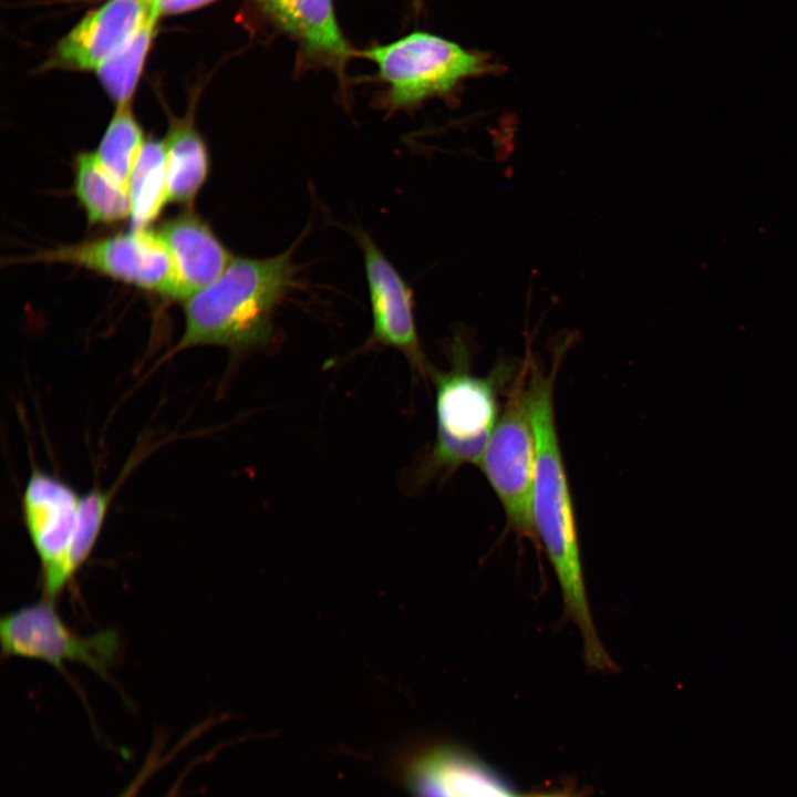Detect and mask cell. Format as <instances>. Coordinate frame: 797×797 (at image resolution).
<instances>
[{
	"label": "cell",
	"instance_id": "cell-1",
	"mask_svg": "<svg viewBox=\"0 0 797 797\" xmlns=\"http://www.w3.org/2000/svg\"><path fill=\"white\" fill-rule=\"evenodd\" d=\"M558 365L553 363L546 371L532 361L527 379L536 441L534 527L556 575L565 619L571 621L581 635L584 664L592 671L612 673L619 667L605 650L591 613L576 510L556 425L553 393Z\"/></svg>",
	"mask_w": 797,
	"mask_h": 797
},
{
	"label": "cell",
	"instance_id": "cell-11",
	"mask_svg": "<svg viewBox=\"0 0 797 797\" xmlns=\"http://www.w3.org/2000/svg\"><path fill=\"white\" fill-rule=\"evenodd\" d=\"M143 0H108L90 11L53 49L44 70L96 71L135 31Z\"/></svg>",
	"mask_w": 797,
	"mask_h": 797
},
{
	"label": "cell",
	"instance_id": "cell-18",
	"mask_svg": "<svg viewBox=\"0 0 797 797\" xmlns=\"http://www.w3.org/2000/svg\"><path fill=\"white\" fill-rule=\"evenodd\" d=\"M144 143L143 131L131 103L117 105L95 154L107 173L128 189L131 174Z\"/></svg>",
	"mask_w": 797,
	"mask_h": 797
},
{
	"label": "cell",
	"instance_id": "cell-6",
	"mask_svg": "<svg viewBox=\"0 0 797 797\" xmlns=\"http://www.w3.org/2000/svg\"><path fill=\"white\" fill-rule=\"evenodd\" d=\"M0 643L3 658L40 660L60 671L66 663H76L104 677L120 653L116 631L81 635L63 622L48 599L2 615Z\"/></svg>",
	"mask_w": 797,
	"mask_h": 797
},
{
	"label": "cell",
	"instance_id": "cell-10",
	"mask_svg": "<svg viewBox=\"0 0 797 797\" xmlns=\"http://www.w3.org/2000/svg\"><path fill=\"white\" fill-rule=\"evenodd\" d=\"M405 782L413 797H518L501 774L452 743L420 751L407 764Z\"/></svg>",
	"mask_w": 797,
	"mask_h": 797
},
{
	"label": "cell",
	"instance_id": "cell-7",
	"mask_svg": "<svg viewBox=\"0 0 797 797\" xmlns=\"http://www.w3.org/2000/svg\"><path fill=\"white\" fill-rule=\"evenodd\" d=\"M31 259L82 267L176 300V282L169 252L158 231L147 228L43 250Z\"/></svg>",
	"mask_w": 797,
	"mask_h": 797
},
{
	"label": "cell",
	"instance_id": "cell-20",
	"mask_svg": "<svg viewBox=\"0 0 797 797\" xmlns=\"http://www.w3.org/2000/svg\"><path fill=\"white\" fill-rule=\"evenodd\" d=\"M206 728L207 725L205 724L196 726L167 752H165L164 736L162 734L156 735L146 754L143 765L117 797H137L148 780L152 779L161 769L167 766L173 759H175L180 752H183L190 743L201 735Z\"/></svg>",
	"mask_w": 797,
	"mask_h": 797
},
{
	"label": "cell",
	"instance_id": "cell-8",
	"mask_svg": "<svg viewBox=\"0 0 797 797\" xmlns=\"http://www.w3.org/2000/svg\"><path fill=\"white\" fill-rule=\"evenodd\" d=\"M81 496L56 476L33 469L21 498L23 522L40 560L45 599L68 586L64 565L75 530Z\"/></svg>",
	"mask_w": 797,
	"mask_h": 797
},
{
	"label": "cell",
	"instance_id": "cell-4",
	"mask_svg": "<svg viewBox=\"0 0 797 797\" xmlns=\"http://www.w3.org/2000/svg\"><path fill=\"white\" fill-rule=\"evenodd\" d=\"M359 54L375 64L386 89L383 101L394 110L447 94L462 81L494 68L485 53L425 31L411 32Z\"/></svg>",
	"mask_w": 797,
	"mask_h": 797
},
{
	"label": "cell",
	"instance_id": "cell-23",
	"mask_svg": "<svg viewBox=\"0 0 797 797\" xmlns=\"http://www.w3.org/2000/svg\"><path fill=\"white\" fill-rule=\"evenodd\" d=\"M525 797H583V793L573 785L566 784L559 788L540 790Z\"/></svg>",
	"mask_w": 797,
	"mask_h": 797
},
{
	"label": "cell",
	"instance_id": "cell-22",
	"mask_svg": "<svg viewBox=\"0 0 797 797\" xmlns=\"http://www.w3.org/2000/svg\"><path fill=\"white\" fill-rule=\"evenodd\" d=\"M211 755H213V753H205V754H200L197 757H195L194 759H192L185 766V768L179 773V775L176 778V780L174 782V784L170 786L168 791L163 797H179L182 789H183V785L186 782L189 774L194 770V768L201 765Z\"/></svg>",
	"mask_w": 797,
	"mask_h": 797
},
{
	"label": "cell",
	"instance_id": "cell-13",
	"mask_svg": "<svg viewBox=\"0 0 797 797\" xmlns=\"http://www.w3.org/2000/svg\"><path fill=\"white\" fill-rule=\"evenodd\" d=\"M173 265L176 300L185 301L217 279L234 259L210 227L194 213H183L157 230Z\"/></svg>",
	"mask_w": 797,
	"mask_h": 797
},
{
	"label": "cell",
	"instance_id": "cell-5",
	"mask_svg": "<svg viewBox=\"0 0 797 797\" xmlns=\"http://www.w3.org/2000/svg\"><path fill=\"white\" fill-rule=\"evenodd\" d=\"M527 375L528 362L509 390L479 466L503 506L508 527L521 537L536 539L532 520L536 441Z\"/></svg>",
	"mask_w": 797,
	"mask_h": 797
},
{
	"label": "cell",
	"instance_id": "cell-3",
	"mask_svg": "<svg viewBox=\"0 0 797 797\" xmlns=\"http://www.w3.org/2000/svg\"><path fill=\"white\" fill-rule=\"evenodd\" d=\"M460 345L448 371L429 372L435 384L436 436L420 469L422 482L465 464H479L499 417V390L511 371L498 366L487 376H477Z\"/></svg>",
	"mask_w": 797,
	"mask_h": 797
},
{
	"label": "cell",
	"instance_id": "cell-21",
	"mask_svg": "<svg viewBox=\"0 0 797 797\" xmlns=\"http://www.w3.org/2000/svg\"><path fill=\"white\" fill-rule=\"evenodd\" d=\"M215 0H143L145 7L158 19L164 15L188 12Z\"/></svg>",
	"mask_w": 797,
	"mask_h": 797
},
{
	"label": "cell",
	"instance_id": "cell-2",
	"mask_svg": "<svg viewBox=\"0 0 797 797\" xmlns=\"http://www.w3.org/2000/svg\"><path fill=\"white\" fill-rule=\"evenodd\" d=\"M296 273L290 251L263 259L234 258L217 279L184 301V331L174 351L268 344L275 309L294 286Z\"/></svg>",
	"mask_w": 797,
	"mask_h": 797
},
{
	"label": "cell",
	"instance_id": "cell-12",
	"mask_svg": "<svg viewBox=\"0 0 797 797\" xmlns=\"http://www.w3.org/2000/svg\"><path fill=\"white\" fill-rule=\"evenodd\" d=\"M259 1L275 24L298 42L303 62L343 77L353 52L338 24L332 0Z\"/></svg>",
	"mask_w": 797,
	"mask_h": 797
},
{
	"label": "cell",
	"instance_id": "cell-19",
	"mask_svg": "<svg viewBox=\"0 0 797 797\" xmlns=\"http://www.w3.org/2000/svg\"><path fill=\"white\" fill-rule=\"evenodd\" d=\"M113 497L112 490L93 487L81 496L77 521L64 565L69 583L85 563L101 534Z\"/></svg>",
	"mask_w": 797,
	"mask_h": 797
},
{
	"label": "cell",
	"instance_id": "cell-16",
	"mask_svg": "<svg viewBox=\"0 0 797 797\" xmlns=\"http://www.w3.org/2000/svg\"><path fill=\"white\" fill-rule=\"evenodd\" d=\"M157 20L158 18L145 7L135 31L95 71L102 86L116 106L130 104L132 101L151 49Z\"/></svg>",
	"mask_w": 797,
	"mask_h": 797
},
{
	"label": "cell",
	"instance_id": "cell-15",
	"mask_svg": "<svg viewBox=\"0 0 797 797\" xmlns=\"http://www.w3.org/2000/svg\"><path fill=\"white\" fill-rule=\"evenodd\" d=\"M75 195L90 224H114L131 216L128 189L114 179L95 153L75 157Z\"/></svg>",
	"mask_w": 797,
	"mask_h": 797
},
{
	"label": "cell",
	"instance_id": "cell-17",
	"mask_svg": "<svg viewBox=\"0 0 797 797\" xmlns=\"http://www.w3.org/2000/svg\"><path fill=\"white\" fill-rule=\"evenodd\" d=\"M132 229H145L167 204L165 141H145L128 183Z\"/></svg>",
	"mask_w": 797,
	"mask_h": 797
},
{
	"label": "cell",
	"instance_id": "cell-14",
	"mask_svg": "<svg viewBox=\"0 0 797 797\" xmlns=\"http://www.w3.org/2000/svg\"><path fill=\"white\" fill-rule=\"evenodd\" d=\"M167 204H189L206 180L208 154L192 117L170 124L165 139Z\"/></svg>",
	"mask_w": 797,
	"mask_h": 797
},
{
	"label": "cell",
	"instance_id": "cell-9",
	"mask_svg": "<svg viewBox=\"0 0 797 797\" xmlns=\"http://www.w3.org/2000/svg\"><path fill=\"white\" fill-rule=\"evenodd\" d=\"M369 288L371 345L393 348L406 356L420 374L433 369L423 352L414 315L413 292L371 237L359 232Z\"/></svg>",
	"mask_w": 797,
	"mask_h": 797
}]
</instances>
